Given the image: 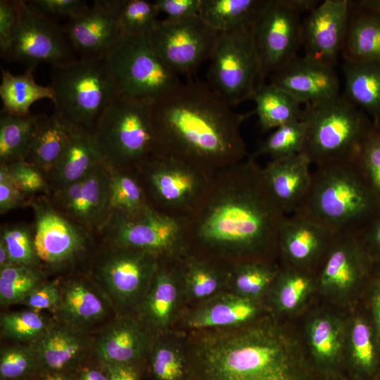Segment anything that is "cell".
<instances>
[{
  "label": "cell",
  "instance_id": "cell-51",
  "mask_svg": "<svg viewBox=\"0 0 380 380\" xmlns=\"http://www.w3.org/2000/svg\"><path fill=\"white\" fill-rule=\"evenodd\" d=\"M3 165H6L10 175L25 195L49 189L44 174L28 162L23 160Z\"/></svg>",
  "mask_w": 380,
  "mask_h": 380
},
{
  "label": "cell",
  "instance_id": "cell-54",
  "mask_svg": "<svg viewBox=\"0 0 380 380\" xmlns=\"http://www.w3.org/2000/svg\"><path fill=\"white\" fill-rule=\"evenodd\" d=\"M29 2L48 17L66 16L68 19L78 15L89 6L86 1L81 0H34Z\"/></svg>",
  "mask_w": 380,
  "mask_h": 380
},
{
  "label": "cell",
  "instance_id": "cell-61",
  "mask_svg": "<svg viewBox=\"0 0 380 380\" xmlns=\"http://www.w3.org/2000/svg\"><path fill=\"white\" fill-rule=\"evenodd\" d=\"M13 265L7 246L2 239L0 240V267L4 268Z\"/></svg>",
  "mask_w": 380,
  "mask_h": 380
},
{
  "label": "cell",
  "instance_id": "cell-20",
  "mask_svg": "<svg viewBox=\"0 0 380 380\" xmlns=\"http://www.w3.org/2000/svg\"><path fill=\"white\" fill-rule=\"evenodd\" d=\"M349 17V0H325L302 22L305 56L324 65L338 64Z\"/></svg>",
  "mask_w": 380,
  "mask_h": 380
},
{
  "label": "cell",
  "instance_id": "cell-55",
  "mask_svg": "<svg viewBox=\"0 0 380 380\" xmlns=\"http://www.w3.org/2000/svg\"><path fill=\"white\" fill-rule=\"evenodd\" d=\"M61 296V289L56 282L41 284L24 300L31 310L39 311L57 308Z\"/></svg>",
  "mask_w": 380,
  "mask_h": 380
},
{
  "label": "cell",
  "instance_id": "cell-24",
  "mask_svg": "<svg viewBox=\"0 0 380 380\" xmlns=\"http://www.w3.org/2000/svg\"><path fill=\"white\" fill-rule=\"evenodd\" d=\"M373 268L356 236H337L317 271V281L323 291L343 294L362 284Z\"/></svg>",
  "mask_w": 380,
  "mask_h": 380
},
{
  "label": "cell",
  "instance_id": "cell-59",
  "mask_svg": "<svg viewBox=\"0 0 380 380\" xmlns=\"http://www.w3.org/2000/svg\"><path fill=\"white\" fill-rule=\"evenodd\" d=\"M109 380H139L135 365L104 364Z\"/></svg>",
  "mask_w": 380,
  "mask_h": 380
},
{
  "label": "cell",
  "instance_id": "cell-26",
  "mask_svg": "<svg viewBox=\"0 0 380 380\" xmlns=\"http://www.w3.org/2000/svg\"><path fill=\"white\" fill-rule=\"evenodd\" d=\"M154 338L135 315H127L101 334L96 353L103 364L136 365L149 355Z\"/></svg>",
  "mask_w": 380,
  "mask_h": 380
},
{
  "label": "cell",
  "instance_id": "cell-12",
  "mask_svg": "<svg viewBox=\"0 0 380 380\" xmlns=\"http://www.w3.org/2000/svg\"><path fill=\"white\" fill-rule=\"evenodd\" d=\"M17 18L9 61L34 70L40 63L64 65L77 59L63 28L36 9L29 1H15Z\"/></svg>",
  "mask_w": 380,
  "mask_h": 380
},
{
  "label": "cell",
  "instance_id": "cell-30",
  "mask_svg": "<svg viewBox=\"0 0 380 380\" xmlns=\"http://www.w3.org/2000/svg\"><path fill=\"white\" fill-rule=\"evenodd\" d=\"M32 346L39 365L53 372L71 366L84 354L86 343L76 327L68 324L49 326Z\"/></svg>",
  "mask_w": 380,
  "mask_h": 380
},
{
  "label": "cell",
  "instance_id": "cell-25",
  "mask_svg": "<svg viewBox=\"0 0 380 380\" xmlns=\"http://www.w3.org/2000/svg\"><path fill=\"white\" fill-rule=\"evenodd\" d=\"M311 165L301 152L271 160L262 167L267 189L286 215L296 211L305 198L311 183Z\"/></svg>",
  "mask_w": 380,
  "mask_h": 380
},
{
  "label": "cell",
  "instance_id": "cell-36",
  "mask_svg": "<svg viewBox=\"0 0 380 380\" xmlns=\"http://www.w3.org/2000/svg\"><path fill=\"white\" fill-rule=\"evenodd\" d=\"M34 70L27 69L20 75H13L2 70L0 96L3 102L2 112L13 115L30 114V107L41 99H53L51 86L37 84L33 77Z\"/></svg>",
  "mask_w": 380,
  "mask_h": 380
},
{
  "label": "cell",
  "instance_id": "cell-63",
  "mask_svg": "<svg viewBox=\"0 0 380 380\" xmlns=\"http://www.w3.org/2000/svg\"><path fill=\"white\" fill-rule=\"evenodd\" d=\"M43 380H70V379L61 372H52L47 374Z\"/></svg>",
  "mask_w": 380,
  "mask_h": 380
},
{
  "label": "cell",
  "instance_id": "cell-14",
  "mask_svg": "<svg viewBox=\"0 0 380 380\" xmlns=\"http://www.w3.org/2000/svg\"><path fill=\"white\" fill-rule=\"evenodd\" d=\"M300 15L286 0H266L254 25L258 84L298 55L302 46Z\"/></svg>",
  "mask_w": 380,
  "mask_h": 380
},
{
  "label": "cell",
  "instance_id": "cell-27",
  "mask_svg": "<svg viewBox=\"0 0 380 380\" xmlns=\"http://www.w3.org/2000/svg\"><path fill=\"white\" fill-rule=\"evenodd\" d=\"M186 307L227 290L229 267L189 252L177 260Z\"/></svg>",
  "mask_w": 380,
  "mask_h": 380
},
{
  "label": "cell",
  "instance_id": "cell-52",
  "mask_svg": "<svg viewBox=\"0 0 380 380\" xmlns=\"http://www.w3.org/2000/svg\"><path fill=\"white\" fill-rule=\"evenodd\" d=\"M27 195L17 186L6 165L0 167V212L4 214L27 205Z\"/></svg>",
  "mask_w": 380,
  "mask_h": 380
},
{
  "label": "cell",
  "instance_id": "cell-18",
  "mask_svg": "<svg viewBox=\"0 0 380 380\" xmlns=\"http://www.w3.org/2000/svg\"><path fill=\"white\" fill-rule=\"evenodd\" d=\"M336 235L308 215L296 210L281 222L277 254L283 265L309 272L319 270Z\"/></svg>",
  "mask_w": 380,
  "mask_h": 380
},
{
  "label": "cell",
  "instance_id": "cell-41",
  "mask_svg": "<svg viewBox=\"0 0 380 380\" xmlns=\"http://www.w3.org/2000/svg\"><path fill=\"white\" fill-rule=\"evenodd\" d=\"M110 205L113 211L137 213L148 205L144 191L134 172L111 167Z\"/></svg>",
  "mask_w": 380,
  "mask_h": 380
},
{
  "label": "cell",
  "instance_id": "cell-43",
  "mask_svg": "<svg viewBox=\"0 0 380 380\" xmlns=\"http://www.w3.org/2000/svg\"><path fill=\"white\" fill-rule=\"evenodd\" d=\"M42 273L34 265H12L0 270L2 305L23 301L41 285Z\"/></svg>",
  "mask_w": 380,
  "mask_h": 380
},
{
  "label": "cell",
  "instance_id": "cell-42",
  "mask_svg": "<svg viewBox=\"0 0 380 380\" xmlns=\"http://www.w3.org/2000/svg\"><path fill=\"white\" fill-rule=\"evenodd\" d=\"M308 338L313 355L321 362H332L343 348V328L330 316L317 317L310 323Z\"/></svg>",
  "mask_w": 380,
  "mask_h": 380
},
{
  "label": "cell",
  "instance_id": "cell-53",
  "mask_svg": "<svg viewBox=\"0 0 380 380\" xmlns=\"http://www.w3.org/2000/svg\"><path fill=\"white\" fill-rule=\"evenodd\" d=\"M17 18L15 1H0V51L2 58L9 61L11 37Z\"/></svg>",
  "mask_w": 380,
  "mask_h": 380
},
{
  "label": "cell",
  "instance_id": "cell-40",
  "mask_svg": "<svg viewBox=\"0 0 380 380\" xmlns=\"http://www.w3.org/2000/svg\"><path fill=\"white\" fill-rule=\"evenodd\" d=\"M313 274L293 267H279L270 289L275 309L281 312L297 310L305 301L314 283Z\"/></svg>",
  "mask_w": 380,
  "mask_h": 380
},
{
  "label": "cell",
  "instance_id": "cell-39",
  "mask_svg": "<svg viewBox=\"0 0 380 380\" xmlns=\"http://www.w3.org/2000/svg\"><path fill=\"white\" fill-rule=\"evenodd\" d=\"M39 115H13L1 111L0 116V163L26 160Z\"/></svg>",
  "mask_w": 380,
  "mask_h": 380
},
{
  "label": "cell",
  "instance_id": "cell-3",
  "mask_svg": "<svg viewBox=\"0 0 380 380\" xmlns=\"http://www.w3.org/2000/svg\"><path fill=\"white\" fill-rule=\"evenodd\" d=\"M188 380H301L300 359L267 318L231 329L186 333Z\"/></svg>",
  "mask_w": 380,
  "mask_h": 380
},
{
  "label": "cell",
  "instance_id": "cell-8",
  "mask_svg": "<svg viewBox=\"0 0 380 380\" xmlns=\"http://www.w3.org/2000/svg\"><path fill=\"white\" fill-rule=\"evenodd\" d=\"M134 172L149 206L182 219L190 218L197 211L215 175L162 154L153 155Z\"/></svg>",
  "mask_w": 380,
  "mask_h": 380
},
{
  "label": "cell",
  "instance_id": "cell-37",
  "mask_svg": "<svg viewBox=\"0 0 380 380\" xmlns=\"http://www.w3.org/2000/svg\"><path fill=\"white\" fill-rule=\"evenodd\" d=\"M279 271L274 261L247 260L229 267L227 290L260 301L270 291Z\"/></svg>",
  "mask_w": 380,
  "mask_h": 380
},
{
  "label": "cell",
  "instance_id": "cell-15",
  "mask_svg": "<svg viewBox=\"0 0 380 380\" xmlns=\"http://www.w3.org/2000/svg\"><path fill=\"white\" fill-rule=\"evenodd\" d=\"M97 267V276L111 298L135 312L148 291L160 259L148 253L111 245Z\"/></svg>",
  "mask_w": 380,
  "mask_h": 380
},
{
  "label": "cell",
  "instance_id": "cell-47",
  "mask_svg": "<svg viewBox=\"0 0 380 380\" xmlns=\"http://www.w3.org/2000/svg\"><path fill=\"white\" fill-rule=\"evenodd\" d=\"M159 13L154 1L118 0V22L126 34L148 36L158 22Z\"/></svg>",
  "mask_w": 380,
  "mask_h": 380
},
{
  "label": "cell",
  "instance_id": "cell-44",
  "mask_svg": "<svg viewBox=\"0 0 380 380\" xmlns=\"http://www.w3.org/2000/svg\"><path fill=\"white\" fill-rule=\"evenodd\" d=\"M305 134L306 125L303 120L284 124L277 127L252 156H268L274 160L301 153Z\"/></svg>",
  "mask_w": 380,
  "mask_h": 380
},
{
  "label": "cell",
  "instance_id": "cell-49",
  "mask_svg": "<svg viewBox=\"0 0 380 380\" xmlns=\"http://www.w3.org/2000/svg\"><path fill=\"white\" fill-rule=\"evenodd\" d=\"M1 239L5 242L13 265H34L38 260L34 248V237L23 224L10 225L2 229Z\"/></svg>",
  "mask_w": 380,
  "mask_h": 380
},
{
  "label": "cell",
  "instance_id": "cell-48",
  "mask_svg": "<svg viewBox=\"0 0 380 380\" xmlns=\"http://www.w3.org/2000/svg\"><path fill=\"white\" fill-rule=\"evenodd\" d=\"M0 324L4 336L32 343L50 326L39 311L33 310L4 313L1 316Z\"/></svg>",
  "mask_w": 380,
  "mask_h": 380
},
{
  "label": "cell",
  "instance_id": "cell-17",
  "mask_svg": "<svg viewBox=\"0 0 380 380\" xmlns=\"http://www.w3.org/2000/svg\"><path fill=\"white\" fill-rule=\"evenodd\" d=\"M35 215L34 248L38 260L51 267L75 261L87 250L89 231L70 220L45 198L31 202Z\"/></svg>",
  "mask_w": 380,
  "mask_h": 380
},
{
  "label": "cell",
  "instance_id": "cell-46",
  "mask_svg": "<svg viewBox=\"0 0 380 380\" xmlns=\"http://www.w3.org/2000/svg\"><path fill=\"white\" fill-rule=\"evenodd\" d=\"M352 158L380 206V121L372 120Z\"/></svg>",
  "mask_w": 380,
  "mask_h": 380
},
{
  "label": "cell",
  "instance_id": "cell-21",
  "mask_svg": "<svg viewBox=\"0 0 380 380\" xmlns=\"http://www.w3.org/2000/svg\"><path fill=\"white\" fill-rule=\"evenodd\" d=\"M178 260H160L151 286L134 312L155 336L173 330L186 308Z\"/></svg>",
  "mask_w": 380,
  "mask_h": 380
},
{
  "label": "cell",
  "instance_id": "cell-60",
  "mask_svg": "<svg viewBox=\"0 0 380 380\" xmlns=\"http://www.w3.org/2000/svg\"><path fill=\"white\" fill-rule=\"evenodd\" d=\"M78 380H109L108 374L99 369L91 368L85 369L80 374Z\"/></svg>",
  "mask_w": 380,
  "mask_h": 380
},
{
  "label": "cell",
  "instance_id": "cell-56",
  "mask_svg": "<svg viewBox=\"0 0 380 380\" xmlns=\"http://www.w3.org/2000/svg\"><path fill=\"white\" fill-rule=\"evenodd\" d=\"M202 0H156L154 1L159 13L169 19H184L198 16Z\"/></svg>",
  "mask_w": 380,
  "mask_h": 380
},
{
  "label": "cell",
  "instance_id": "cell-22",
  "mask_svg": "<svg viewBox=\"0 0 380 380\" xmlns=\"http://www.w3.org/2000/svg\"><path fill=\"white\" fill-rule=\"evenodd\" d=\"M260 303L223 291L192 307H186L173 330L185 333L239 327L258 319Z\"/></svg>",
  "mask_w": 380,
  "mask_h": 380
},
{
  "label": "cell",
  "instance_id": "cell-6",
  "mask_svg": "<svg viewBox=\"0 0 380 380\" xmlns=\"http://www.w3.org/2000/svg\"><path fill=\"white\" fill-rule=\"evenodd\" d=\"M151 103L120 94L101 115L92 135L110 167L135 172L157 153Z\"/></svg>",
  "mask_w": 380,
  "mask_h": 380
},
{
  "label": "cell",
  "instance_id": "cell-19",
  "mask_svg": "<svg viewBox=\"0 0 380 380\" xmlns=\"http://www.w3.org/2000/svg\"><path fill=\"white\" fill-rule=\"evenodd\" d=\"M118 0H97L63 28L80 58H104L123 35L118 15Z\"/></svg>",
  "mask_w": 380,
  "mask_h": 380
},
{
  "label": "cell",
  "instance_id": "cell-28",
  "mask_svg": "<svg viewBox=\"0 0 380 380\" xmlns=\"http://www.w3.org/2000/svg\"><path fill=\"white\" fill-rule=\"evenodd\" d=\"M341 56L347 61H380V12L349 0V17Z\"/></svg>",
  "mask_w": 380,
  "mask_h": 380
},
{
  "label": "cell",
  "instance_id": "cell-35",
  "mask_svg": "<svg viewBox=\"0 0 380 380\" xmlns=\"http://www.w3.org/2000/svg\"><path fill=\"white\" fill-rule=\"evenodd\" d=\"M266 0H202L198 16L222 32L253 25Z\"/></svg>",
  "mask_w": 380,
  "mask_h": 380
},
{
  "label": "cell",
  "instance_id": "cell-34",
  "mask_svg": "<svg viewBox=\"0 0 380 380\" xmlns=\"http://www.w3.org/2000/svg\"><path fill=\"white\" fill-rule=\"evenodd\" d=\"M72 128L54 116L39 115L30 152L25 161L49 174L70 138Z\"/></svg>",
  "mask_w": 380,
  "mask_h": 380
},
{
  "label": "cell",
  "instance_id": "cell-11",
  "mask_svg": "<svg viewBox=\"0 0 380 380\" xmlns=\"http://www.w3.org/2000/svg\"><path fill=\"white\" fill-rule=\"evenodd\" d=\"M254 25L220 32L210 58L206 82L232 107L251 99L256 87Z\"/></svg>",
  "mask_w": 380,
  "mask_h": 380
},
{
  "label": "cell",
  "instance_id": "cell-50",
  "mask_svg": "<svg viewBox=\"0 0 380 380\" xmlns=\"http://www.w3.org/2000/svg\"><path fill=\"white\" fill-rule=\"evenodd\" d=\"M39 365L35 350L31 346H13L2 350L0 374L4 379L20 378Z\"/></svg>",
  "mask_w": 380,
  "mask_h": 380
},
{
  "label": "cell",
  "instance_id": "cell-45",
  "mask_svg": "<svg viewBox=\"0 0 380 380\" xmlns=\"http://www.w3.org/2000/svg\"><path fill=\"white\" fill-rule=\"evenodd\" d=\"M349 348L355 367L365 374H372L378 363L377 337L363 317L355 318L349 331Z\"/></svg>",
  "mask_w": 380,
  "mask_h": 380
},
{
  "label": "cell",
  "instance_id": "cell-1",
  "mask_svg": "<svg viewBox=\"0 0 380 380\" xmlns=\"http://www.w3.org/2000/svg\"><path fill=\"white\" fill-rule=\"evenodd\" d=\"M286 215L265 184L253 156L217 171L197 211L187 220L190 252L229 267L274 261Z\"/></svg>",
  "mask_w": 380,
  "mask_h": 380
},
{
  "label": "cell",
  "instance_id": "cell-57",
  "mask_svg": "<svg viewBox=\"0 0 380 380\" xmlns=\"http://www.w3.org/2000/svg\"><path fill=\"white\" fill-rule=\"evenodd\" d=\"M357 237L374 265H380V212Z\"/></svg>",
  "mask_w": 380,
  "mask_h": 380
},
{
  "label": "cell",
  "instance_id": "cell-23",
  "mask_svg": "<svg viewBox=\"0 0 380 380\" xmlns=\"http://www.w3.org/2000/svg\"><path fill=\"white\" fill-rule=\"evenodd\" d=\"M269 78L270 83L305 105L340 95V81L335 68L305 55H297L272 72Z\"/></svg>",
  "mask_w": 380,
  "mask_h": 380
},
{
  "label": "cell",
  "instance_id": "cell-32",
  "mask_svg": "<svg viewBox=\"0 0 380 380\" xmlns=\"http://www.w3.org/2000/svg\"><path fill=\"white\" fill-rule=\"evenodd\" d=\"M262 132L303 119L304 108L294 97L271 83L258 84L251 96Z\"/></svg>",
  "mask_w": 380,
  "mask_h": 380
},
{
  "label": "cell",
  "instance_id": "cell-4",
  "mask_svg": "<svg viewBox=\"0 0 380 380\" xmlns=\"http://www.w3.org/2000/svg\"><path fill=\"white\" fill-rule=\"evenodd\" d=\"M315 167L296 210L337 236H358L380 212V206L357 163L351 158Z\"/></svg>",
  "mask_w": 380,
  "mask_h": 380
},
{
  "label": "cell",
  "instance_id": "cell-31",
  "mask_svg": "<svg viewBox=\"0 0 380 380\" xmlns=\"http://www.w3.org/2000/svg\"><path fill=\"white\" fill-rule=\"evenodd\" d=\"M342 70L345 78L342 95L372 120L380 121V61H344Z\"/></svg>",
  "mask_w": 380,
  "mask_h": 380
},
{
  "label": "cell",
  "instance_id": "cell-29",
  "mask_svg": "<svg viewBox=\"0 0 380 380\" xmlns=\"http://www.w3.org/2000/svg\"><path fill=\"white\" fill-rule=\"evenodd\" d=\"M103 161L92 134L72 128L66 146L49 174L54 189L80 180Z\"/></svg>",
  "mask_w": 380,
  "mask_h": 380
},
{
  "label": "cell",
  "instance_id": "cell-13",
  "mask_svg": "<svg viewBox=\"0 0 380 380\" xmlns=\"http://www.w3.org/2000/svg\"><path fill=\"white\" fill-rule=\"evenodd\" d=\"M220 32L199 16L158 20L148 34L162 61L175 75H191L210 60Z\"/></svg>",
  "mask_w": 380,
  "mask_h": 380
},
{
  "label": "cell",
  "instance_id": "cell-9",
  "mask_svg": "<svg viewBox=\"0 0 380 380\" xmlns=\"http://www.w3.org/2000/svg\"><path fill=\"white\" fill-rule=\"evenodd\" d=\"M120 94L152 103L181 82L152 48L147 35L123 34L104 58Z\"/></svg>",
  "mask_w": 380,
  "mask_h": 380
},
{
  "label": "cell",
  "instance_id": "cell-7",
  "mask_svg": "<svg viewBox=\"0 0 380 380\" xmlns=\"http://www.w3.org/2000/svg\"><path fill=\"white\" fill-rule=\"evenodd\" d=\"M302 153L315 166L351 158L370 127L369 115L343 95L307 104Z\"/></svg>",
  "mask_w": 380,
  "mask_h": 380
},
{
  "label": "cell",
  "instance_id": "cell-5",
  "mask_svg": "<svg viewBox=\"0 0 380 380\" xmlns=\"http://www.w3.org/2000/svg\"><path fill=\"white\" fill-rule=\"evenodd\" d=\"M52 115L70 128L93 133L101 115L120 94L104 58H77L53 66Z\"/></svg>",
  "mask_w": 380,
  "mask_h": 380
},
{
  "label": "cell",
  "instance_id": "cell-10",
  "mask_svg": "<svg viewBox=\"0 0 380 380\" xmlns=\"http://www.w3.org/2000/svg\"><path fill=\"white\" fill-rule=\"evenodd\" d=\"M188 219L171 217L148 205L135 214L113 211L101 232L111 245L178 260L189 252Z\"/></svg>",
  "mask_w": 380,
  "mask_h": 380
},
{
  "label": "cell",
  "instance_id": "cell-58",
  "mask_svg": "<svg viewBox=\"0 0 380 380\" xmlns=\"http://www.w3.org/2000/svg\"><path fill=\"white\" fill-rule=\"evenodd\" d=\"M371 294V309L375 326V331L380 347V265H374Z\"/></svg>",
  "mask_w": 380,
  "mask_h": 380
},
{
  "label": "cell",
  "instance_id": "cell-38",
  "mask_svg": "<svg viewBox=\"0 0 380 380\" xmlns=\"http://www.w3.org/2000/svg\"><path fill=\"white\" fill-rule=\"evenodd\" d=\"M57 309L65 324L77 328L93 323L105 314L103 303L81 281L69 282L61 289Z\"/></svg>",
  "mask_w": 380,
  "mask_h": 380
},
{
  "label": "cell",
  "instance_id": "cell-2",
  "mask_svg": "<svg viewBox=\"0 0 380 380\" xmlns=\"http://www.w3.org/2000/svg\"><path fill=\"white\" fill-rule=\"evenodd\" d=\"M207 82L180 83L151 103L156 154L171 156L210 174L248 155L243 122L255 112L237 113Z\"/></svg>",
  "mask_w": 380,
  "mask_h": 380
},
{
  "label": "cell",
  "instance_id": "cell-16",
  "mask_svg": "<svg viewBox=\"0 0 380 380\" xmlns=\"http://www.w3.org/2000/svg\"><path fill=\"white\" fill-rule=\"evenodd\" d=\"M111 167L100 163L80 180L54 189L49 202L64 216L91 232L101 231L108 220Z\"/></svg>",
  "mask_w": 380,
  "mask_h": 380
},
{
  "label": "cell",
  "instance_id": "cell-62",
  "mask_svg": "<svg viewBox=\"0 0 380 380\" xmlns=\"http://www.w3.org/2000/svg\"><path fill=\"white\" fill-rule=\"evenodd\" d=\"M357 1L364 7L380 12V0H357Z\"/></svg>",
  "mask_w": 380,
  "mask_h": 380
},
{
  "label": "cell",
  "instance_id": "cell-33",
  "mask_svg": "<svg viewBox=\"0 0 380 380\" xmlns=\"http://www.w3.org/2000/svg\"><path fill=\"white\" fill-rule=\"evenodd\" d=\"M148 355L156 380H188L185 332L171 330L155 336Z\"/></svg>",
  "mask_w": 380,
  "mask_h": 380
}]
</instances>
